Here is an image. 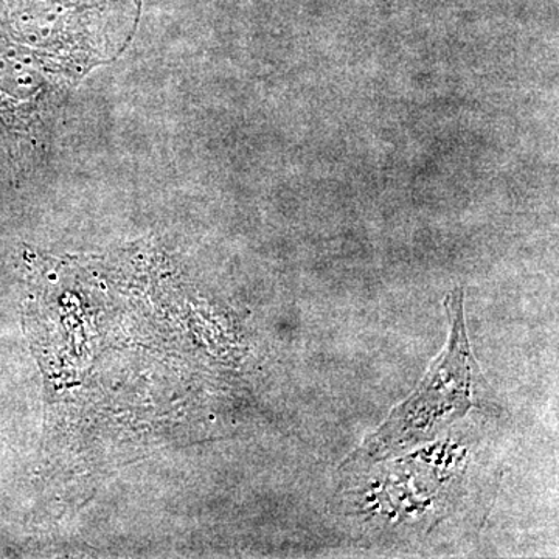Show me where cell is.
<instances>
[{
  "label": "cell",
  "mask_w": 559,
  "mask_h": 559,
  "mask_svg": "<svg viewBox=\"0 0 559 559\" xmlns=\"http://www.w3.org/2000/svg\"><path fill=\"white\" fill-rule=\"evenodd\" d=\"M448 307L452 312V334L443 359L430 370L417 395L393 412L380 432L371 439L373 451H385L411 444L428 436L450 415L463 414L469 406L473 359L462 319V296Z\"/></svg>",
  "instance_id": "obj_1"
}]
</instances>
